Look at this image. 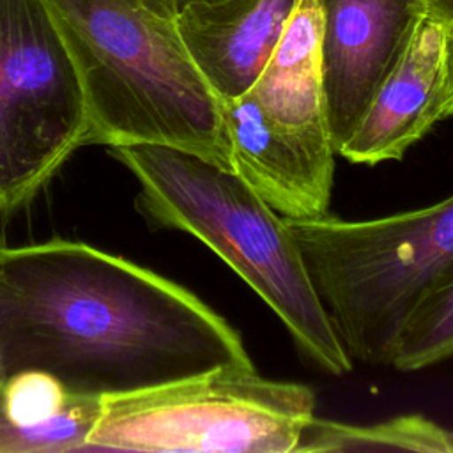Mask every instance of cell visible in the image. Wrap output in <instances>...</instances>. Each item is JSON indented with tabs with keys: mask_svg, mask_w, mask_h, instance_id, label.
<instances>
[{
	"mask_svg": "<svg viewBox=\"0 0 453 453\" xmlns=\"http://www.w3.org/2000/svg\"><path fill=\"white\" fill-rule=\"evenodd\" d=\"M0 356L5 379L42 372L101 400L255 368L239 331L193 292L73 241L0 248Z\"/></svg>",
	"mask_w": 453,
	"mask_h": 453,
	"instance_id": "1",
	"label": "cell"
},
{
	"mask_svg": "<svg viewBox=\"0 0 453 453\" xmlns=\"http://www.w3.org/2000/svg\"><path fill=\"white\" fill-rule=\"evenodd\" d=\"M74 60L87 143H161L232 170L221 103L177 28L175 0H46Z\"/></svg>",
	"mask_w": 453,
	"mask_h": 453,
	"instance_id": "2",
	"label": "cell"
},
{
	"mask_svg": "<svg viewBox=\"0 0 453 453\" xmlns=\"http://www.w3.org/2000/svg\"><path fill=\"white\" fill-rule=\"evenodd\" d=\"M140 182L138 207L157 226L212 250L281 320L319 370L345 375L352 357L334 333L283 216L235 172L161 143L110 147Z\"/></svg>",
	"mask_w": 453,
	"mask_h": 453,
	"instance_id": "3",
	"label": "cell"
},
{
	"mask_svg": "<svg viewBox=\"0 0 453 453\" xmlns=\"http://www.w3.org/2000/svg\"><path fill=\"white\" fill-rule=\"evenodd\" d=\"M285 221L347 354L389 366L409 311L453 264V195L363 221L329 214Z\"/></svg>",
	"mask_w": 453,
	"mask_h": 453,
	"instance_id": "4",
	"label": "cell"
},
{
	"mask_svg": "<svg viewBox=\"0 0 453 453\" xmlns=\"http://www.w3.org/2000/svg\"><path fill=\"white\" fill-rule=\"evenodd\" d=\"M315 393L255 368L218 370L103 400L81 451L294 453Z\"/></svg>",
	"mask_w": 453,
	"mask_h": 453,
	"instance_id": "5",
	"label": "cell"
},
{
	"mask_svg": "<svg viewBox=\"0 0 453 453\" xmlns=\"http://www.w3.org/2000/svg\"><path fill=\"white\" fill-rule=\"evenodd\" d=\"M81 81L46 0H0V211L87 143Z\"/></svg>",
	"mask_w": 453,
	"mask_h": 453,
	"instance_id": "6",
	"label": "cell"
},
{
	"mask_svg": "<svg viewBox=\"0 0 453 453\" xmlns=\"http://www.w3.org/2000/svg\"><path fill=\"white\" fill-rule=\"evenodd\" d=\"M421 0H322V85L334 152L398 60Z\"/></svg>",
	"mask_w": 453,
	"mask_h": 453,
	"instance_id": "7",
	"label": "cell"
},
{
	"mask_svg": "<svg viewBox=\"0 0 453 453\" xmlns=\"http://www.w3.org/2000/svg\"><path fill=\"white\" fill-rule=\"evenodd\" d=\"M446 117V23L421 7L398 60L336 156L354 165L398 161Z\"/></svg>",
	"mask_w": 453,
	"mask_h": 453,
	"instance_id": "8",
	"label": "cell"
},
{
	"mask_svg": "<svg viewBox=\"0 0 453 453\" xmlns=\"http://www.w3.org/2000/svg\"><path fill=\"white\" fill-rule=\"evenodd\" d=\"M221 111L232 172L287 219L327 214L336 154L320 152L271 124L250 92L221 103Z\"/></svg>",
	"mask_w": 453,
	"mask_h": 453,
	"instance_id": "9",
	"label": "cell"
},
{
	"mask_svg": "<svg viewBox=\"0 0 453 453\" xmlns=\"http://www.w3.org/2000/svg\"><path fill=\"white\" fill-rule=\"evenodd\" d=\"M296 0H189L177 28L198 73L226 103L246 94L269 60Z\"/></svg>",
	"mask_w": 453,
	"mask_h": 453,
	"instance_id": "10",
	"label": "cell"
},
{
	"mask_svg": "<svg viewBox=\"0 0 453 453\" xmlns=\"http://www.w3.org/2000/svg\"><path fill=\"white\" fill-rule=\"evenodd\" d=\"M322 0H296L281 35L248 90L271 124L320 152L329 138L322 85Z\"/></svg>",
	"mask_w": 453,
	"mask_h": 453,
	"instance_id": "11",
	"label": "cell"
},
{
	"mask_svg": "<svg viewBox=\"0 0 453 453\" xmlns=\"http://www.w3.org/2000/svg\"><path fill=\"white\" fill-rule=\"evenodd\" d=\"M414 451L453 453V430L423 414L396 416L372 425H352L313 416L301 430L294 453Z\"/></svg>",
	"mask_w": 453,
	"mask_h": 453,
	"instance_id": "12",
	"label": "cell"
},
{
	"mask_svg": "<svg viewBox=\"0 0 453 453\" xmlns=\"http://www.w3.org/2000/svg\"><path fill=\"white\" fill-rule=\"evenodd\" d=\"M449 357H453V264L409 311L389 366L398 372H418Z\"/></svg>",
	"mask_w": 453,
	"mask_h": 453,
	"instance_id": "13",
	"label": "cell"
},
{
	"mask_svg": "<svg viewBox=\"0 0 453 453\" xmlns=\"http://www.w3.org/2000/svg\"><path fill=\"white\" fill-rule=\"evenodd\" d=\"M103 412V400L69 395L62 409L37 425H12L0 416V453L81 451Z\"/></svg>",
	"mask_w": 453,
	"mask_h": 453,
	"instance_id": "14",
	"label": "cell"
},
{
	"mask_svg": "<svg viewBox=\"0 0 453 453\" xmlns=\"http://www.w3.org/2000/svg\"><path fill=\"white\" fill-rule=\"evenodd\" d=\"M57 379L42 372H21L0 386V416L12 425H37L53 418L67 400Z\"/></svg>",
	"mask_w": 453,
	"mask_h": 453,
	"instance_id": "15",
	"label": "cell"
},
{
	"mask_svg": "<svg viewBox=\"0 0 453 453\" xmlns=\"http://www.w3.org/2000/svg\"><path fill=\"white\" fill-rule=\"evenodd\" d=\"M446 80H448V117L453 115V23H446Z\"/></svg>",
	"mask_w": 453,
	"mask_h": 453,
	"instance_id": "16",
	"label": "cell"
},
{
	"mask_svg": "<svg viewBox=\"0 0 453 453\" xmlns=\"http://www.w3.org/2000/svg\"><path fill=\"white\" fill-rule=\"evenodd\" d=\"M421 4L444 23H453V0H421Z\"/></svg>",
	"mask_w": 453,
	"mask_h": 453,
	"instance_id": "17",
	"label": "cell"
},
{
	"mask_svg": "<svg viewBox=\"0 0 453 453\" xmlns=\"http://www.w3.org/2000/svg\"><path fill=\"white\" fill-rule=\"evenodd\" d=\"M5 382V373H4V366H2V356H0V386Z\"/></svg>",
	"mask_w": 453,
	"mask_h": 453,
	"instance_id": "18",
	"label": "cell"
},
{
	"mask_svg": "<svg viewBox=\"0 0 453 453\" xmlns=\"http://www.w3.org/2000/svg\"><path fill=\"white\" fill-rule=\"evenodd\" d=\"M184 2H189V0H175V4H177V5H180V4H184Z\"/></svg>",
	"mask_w": 453,
	"mask_h": 453,
	"instance_id": "19",
	"label": "cell"
}]
</instances>
